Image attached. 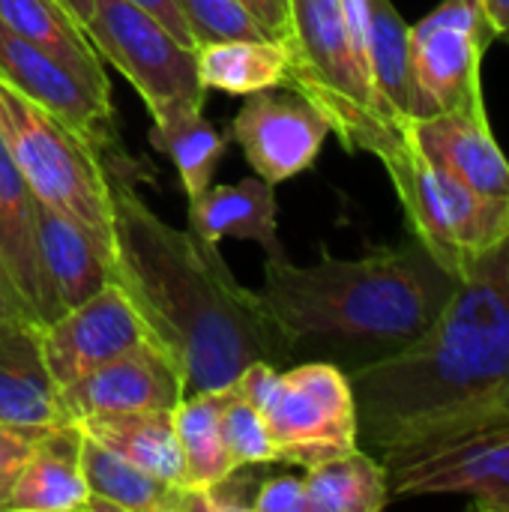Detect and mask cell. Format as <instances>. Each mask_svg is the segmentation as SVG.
<instances>
[{"label":"cell","mask_w":509,"mask_h":512,"mask_svg":"<svg viewBox=\"0 0 509 512\" xmlns=\"http://www.w3.org/2000/svg\"><path fill=\"white\" fill-rule=\"evenodd\" d=\"M225 396H228V387L201 390V393L183 396L180 405L174 408V429H177V441L183 453L186 489L204 492L237 468L222 435Z\"/></svg>","instance_id":"28"},{"label":"cell","mask_w":509,"mask_h":512,"mask_svg":"<svg viewBox=\"0 0 509 512\" xmlns=\"http://www.w3.org/2000/svg\"><path fill=\"white\" fill-rule=\"evenodd\" d=\"M195 60L204 90H219L231 96L285 87L288 78V42L270 36L198 45Z\"/></svg>","instance_id":"27"},{"label":"cell","mask_w":509,"mask_h":512,"mask_svg":"<svg viewBox=\"0 0 509 512\" xmlns=\"http://www.w3.org/2000/svg\"><path fill=\"white\" fill-rule=\"evenodd\" d=\"M495 42H509V0H480Z\"/></svg>","instance_id":"36"},{"label":"cell","mask_w":509,"mask_h":512,"mask_svg":"<svg viewBox=\"0 0 509 512\" xmlns=\"http://www.w3.org/2000/svg\"><path fill=\"white\" fill-rule=\"evenodd\" d=\"M84 512H183V486H168L81 432Z\"/></svg>","instance_id":"22"},{"label":"cell","mask_w":509,"mask_h":512,"mask_svg":"<svg viewBox=\"0 0 509 512\" xmlns=\"http://www.w3.org/2000/svg\"><path fill=\"white\" fill-rule=\"evenodd\" d=\"M0 270L15 285V291L21 294L39 327L63 315L42 270L36 198L27 189L18 168L12 165L3 138H0Z\"/></svg>","instance_id":"16"},{"label":"cell","mask_w":509,"mask_h":512,"mask_svg":"<svg viewBox=\"0 0 509 512\" xmlns=\"http://www.w3.org/2000/svg\"><path fill=\"white\" fill-rule=\"evenodd\" d=\"M189 231L216 246L237 237L258 243L267 258L285 255L279 240L276 186L258 174L240 183H210L201 195L189 198Z\"/></svg>","instance_id":"17"},{"label":"cell","mask_w":509,"mask_h":512,"mask_svg":"<svg viewBox=\"0 0 509 512\" xmlns=\"http://www.w3.org/2000/svg\"><path fill=\"white\" fill-rule=\"evenodd\" d=\"M411 237L426 246L450 273H462L474 258L509 234V201L483 195L432 165L405 135V144L381 162Z\"/></svg>","instance_id":"6"},{"label":"cell","mask_w":509,"mask_h":512,"mask_svg":"<svg viewBox=\"0 0 509 512\" xmlns=\"http://www.w3.org/2000/svg\"><path fill=\"white\" fill-rule=\"evenodd\" d=\"M150 144L171 159L186 198H195L213 183L216 168L228 153L231 132L210 123L204 108H174L153 117Z\"/></svg>","instance_id":"26"},{"label":"cell","mask_w":509,"mask_h":512,"mask_svg":"<svg viewBox=\"0 0 509 512\" xmlns=\"http://www.w3.org/2000/svg\"><path fill=\"white\" fill-rule=\"evenodd\" d=\"M108 189L111 279L129 297L147 339L183 375L186 396L231 387L252 360L291 363L261 294L234 279L216 243L171 228L111 165Z\"/></svg>","instance_id":"1"},{"label":"cell","mask_w":509,"mask_h":512,"mask_svg":"<svg viewBox=\"0 0 509 512\" xmlns=\"http://www.w3.org/2000/svg\"><path fill=\"white\" fill-rule=\"evenodd\" d=\"M27 324H36L27 303L21 300V294L15 291V285L3 276L0 270V339L18 327H27ZM39 327V324H36Z\"/></svg>","instance_id":"34"},{"label":"cell","mask_w":509,"mask_h":512,"mask_svg":"<svg viewBox=\"0 0 509 512\" xmlns=\"http://www.w3.org/2000/svg\"><path fill=\"white\" fill-rule=\"evenodd\" d=\"M492 42L480 0H441L411 24V120L486 105L483 57Z\"/></svg>","instance_id":"10"},{"label":"cell","mask_w":509,"mask_h":512,"mask_svg":"<svg viewBox=\"0 0 509 512\" xmlns=\"http://www.w3.org/2000/svg\"><path fill=\"white\" fill-rule=\"evenodd\" d=\"M78 429L108 450L120 453L141 471L153 474L168 486L186 489L183 453L174 429V411H144V414H105L78 420Z\"/></svg>","instance_id":"23"},{"label":"cell","mask_w":509,"mask_h":512,"mask_svg":"<svg viewBox=\"0 0 509 512\" xmlns=\"http://www.w3.org/2000/svg\"><path fill=\"white\" fill-rule=\"evenodd\" d=\"M0 423L30 429L72 423L60 387L48 375L36 324L18 327L0 339Z\"/></svg>","instance_id":"20"},{"label":"cell","mask_w":509,"mask_h":512,"mask_svg":"<svg viewBox=\"0 0 509 512\" xmlns=\"http://www.w3.org/2000/svg\"><path fill=\"white\" fill-rule=\"evenodd\" d=\"M228 132L252 171L279 186L315 165L330 135V123L297 90L267 87L243 96Z\"/></svg>","instance_id":"11"},{"label":"cell","mask_w":509,"mask_h":512,"mask_svg":"<svg viewBox=\"0 0 509 512\" xmlns=\"http://www.w3.org/2000/svg\"><path fill=\"white\" fill-rule=\"evenodd\" d=\"M87 483L81 471L78 423L51 426L39 435L3 512H84Z\"/></svg>","instance_id":"18"},{"label":"cell","mask_w":509,"mask_h":512,"mask_svg":"<svg viewBox=\"0 0 509 512\" xmlns=\"http://www.w3.org/2000/svg\"><path fill=\"white\" fill-rule=\"evenodd\" d=\"M252 512H306L303 477H297V474L264 477L258 486Z\"/></svg>","instance_id":"32"},{"label":"cell","mask_w":509,"mask_h":512,"mask_svg":"<svg viewBox=\"0 0 509 512\" xmlns=\"http://www.w3.org/2000/svg\"><path fill=\"white\" fill-rule=\"evenodd\" d=\"M285 87L306 96L339 135L348 153H369L387 162L405 132L378 111L375 93L360 69L342 0H291Z\"/></svg>","instance_id":"4"},{"label":"cell","mask_w":509,"mask_h":512,"mask_svg":"<svg viewBox=\"0 0 509 512\" xmlns=\"http://www.w3.org/2000/svg\"><path fill=\"white\" fill-rule=\"evenodd\" d=\"M378 459L393 501L462 495L477 510L509 512V420L393 447Z\"/></svg>","instance_id":"9"},{"label":"cell","mask_w":509,"mask_h":512,"mask_svg":"<svg viewBox=\"0 0 509 512\" xmlns=\"http://www.w3.org/2000/svg\"><path fill=\"white\" fill-rule=\"evenodd\" d=\"M279 465L312 468L360 447L357 396L351 375L330 360H297L279 375L264 411Z\"/></svg>","instance_id":"8"},{"label":"cell","mask_w":509,"mask_h":512,"mask_svg":"<svg viewBox=\"0 0 509 512\" xmlns=\"http://www.w3.org/2000/svg\"><path fill=\"white\" fill-rule=\"evenodd\" d=\"M0 138L33 198L78 222L114 261L105 156L48 108L3 81Z\"/></svg>","instance_id":"5"},{"label":"cell","mask_w":509,"mask_h":512,"mask_svg":"<svg viewBox=\"0 0 509 512\" xmlns=\"http://www.w3.org/2000/svg\"><path fill=\"white\" fill-rule=\"evenodd\" d=\"M405 135L450 177L483 195L509 201V159L492 132L486 105L408 120Z\"/></svg>","instance_id":"15"},{"label":"cell","mask_w":509,"mask_h":512,"mask_svg":"<svg viewBox=\"0 0 509 512\" xmlns=\"http://www.w3.org/2000/svg\"><path fill=\"white\" fill-rule=\"evenodd\" d=\"M450 273L414 237L360 258L321 249L318 264L288 255L264 261L261 303L291 363L330 360L345 372L387 360L417 342L456 291Z\"/></svg>","instance_id":"3"},{"label":"cell","mask_w":509,"mask_h":512,"mask_svg":"<svg viewBox=\"0 0 509 512\" xmlns=\"http://www.w3.org/2000/svg\"><path fill=\"white\" fill-rule=\"evenodd\" d=\"M63 6L81 21V24H87L90 21V12H93V0H63Z\"/></svg>","instance_id":"37"},{"label":"cell","mask_w":509,"mask_h":512,"mask_svg":"<svg viewBox=\"0 0 509 512\" xmlns=\"http://www.w3.org/2000/svg\"><path fill=\"white\" fill-rule=\"evenodd\" d=\"M144 339L147 333L129 297L114 279L102 285L90 300L66 309L51 324L39 327L42 357L57 387L84 378L96 366L114 360Z\"/></svg>","instance_id":"12"},{"label":"cell","mask_w":509,"mask_h":512,"mask_svg":"<svg viewBox=\"0 0 509 512\" xmlns=\"http://www.w3.org/2000/svg\"><path fill=\"white\" fill-rule=\"evenodd\" d=\"M183 396V375L150 339L60 387V399L72 423L105 414L174 411Z\"/></svg>","instance_id":"13"},{"label":"cell","mask_w":509,"mask_h":512,"mask_svg":"<svg viewBox=\"0 0 509 512\" xmlns=\"http://www.w3.org/2000/svg\"><path fill=\"white\" fill-rule=\"evenodd\" d=\"M42 270L60 312L90 300L111 282V255L72 219L36 201Z\"/></svg>","instance_id":"21"},{"label":"cell","mask_w":509,"mask_h":512,"mask_svg":"<svg viewBox=\"0 0 509 512\" xmlns=\"http://www.w3.org/2000/svg\"><path fill=\"white\" fill-rule=\"evenodd\" d=\"M306 512H381L390 501L384 462L357 447L303 471Z\"/></svg>","instance_id":"25"},{"label":"cell","mask_w":509,"mask_h":512,"mask_svg":"<svg viewBox=\"0 0 509 512\" xmlns=\"http://www.w3.org/2000/svg\"><path fill=\"white\" fill-rule=\"evenodd\" d=\"M0 81L27 99L48 108L87 144L108 156L114 144V111L111 102L93 96L69 69L39 51L33 42L18 36L0 21Z\"/></svg>","instance_id":"14"},{"label":"cell","mask_w":509,"mask_h":512,"mask_svg":"<svg viewBox=\"0 0 509 512\" xmlns=\"http://www.w3.org/2000/svg\"><path fill=\"white\" fill-rule=\"evenodd\" d=\"M129 3H135L138 9H144V12H150L171 36H177L183 45H192V36H189V30H186V21H183V12H180V3L177 0H129ZM195 48V45H192Z\"/></svg>","instance_id":"35"},{"label":"cell","mask_w":509,"mask_h":512,"mask_svg":"<svg viewBox=\"0 0 509 512\" xmlns=\"http://www.w3.org/2000/svg\"><path fill=\"white\" fill-rule=\"evenodd\" d=\"M42 432L45 429L0 423V512L6 510L12 486H15L21 468L27 465V456L33 453V447H36Z\"/></svg>","instance_id":"31"},{"label":"cell","mask_w":509,"mask_h":512,"mask_svg":"<svg viewBox=\"0 0 509 512\" xmlns=\"http://www.w3.org/2000/svg\"><path fill=\"white\" fill-rule=\"evenodd\" d=\"M0 21L69 69L93 96L111 102L105 60L63 0H0Z\"/></svg>","instance_id":"19"},{"label":"cell","mask_w":509,"mask_h":512,"mask_svg":"<svg viewBox=\"0 0 509 512\" xmlns=\"http://www.w3.org/2000/svg\"><path fill=\"white\" fill-rule=\"evenodd\" d=\"M192 45H213L228 39H264L267 30L240 0H177Z\"/></svg>","instance_id":"29"},{"label":"cell","mask_w":509,"mask_h":512,"mask_svg":"<svg viewBox=\"0 0 509 512\" xmlns=\"http://www.w3.org/2000/svg\"><path fill=\"white\" fill-rule=\"evenodd\" d=\"M270 39H285L291 27V0H240Z\"/></svg>","instance_id":"33"},{"label":"cell","mask_w":509,"mask_h":512,"mask_svg":"<svg viewBox=\"0 0 509 512\" xmlns=\"http://www.w3.org/2000/svg\"><path fill=\"white\" fill-rule=\"evenodd\" d=\"M90 42L147 105L150 117L174 108H204L195 48L171 36L150 12L129 0H93L84 24Z\"/></svg>","instance_id":"7"},{"label":"cell","mask_w":509,"mask_h":512,"mask_svg":"<svg viewBox=\"0 0 509 512\" xmlns=\"http://www.w3.org/2000/svg\"><path fill=\"white\" fill-rule=\"evenodd\" d=\"M369 81L384 120L405 132L411 120V24L393 0H369Z\"/></svg>","instance_id":"24"},{"label":"cell","mask_w":509,"mask_h":512,"mask_svg":"<svg viewBox=\"0 0 509 512\" xmlns=\"http://www.w3.org/2000/svg\"><path fill=\"white\" fill-rule=\"evenodd\" d=\"M222 435L234 465H279V453L270 441L264 414L228 387L222 408Z\"/></svg>","instance_id":"30"},{"label":"cell","mask_w":509,"mask_h":512,"mask_svg":"<svg viewBox=\"0 0 509 512\" xmlns=\"http://www.w3.org/2000/svg\"><path fill=\"white\" fill-rule=\"evenodd\" d=\"M348 375L375 456L509 420V234L459 273L417 342Z\"/></svg>","instance_id":"2"}]
</instances>
